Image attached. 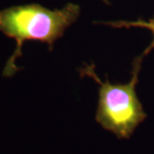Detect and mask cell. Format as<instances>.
Segmentation results:
<instances>
[{"label": "cell", "instance_id": "6da1fadb", "mask_svg": "<svg viewBox=\"0 0 154 154\" xmlns=\"http://www.w3.org/2000/svg\"><path fill=\"white\" fill-rule=\"evenodd\" d=\"M80 13V6L72 3L58 10H49L38 4H28L0 11V32L6 37L14 38L17 43L13 54L6 62L3 76L12 77L21 69L16 61L22 56L25 41L45 43L52 51L54 43L76 22Z\"/></svg>", "mask_w": 154, "mask_h": 154}, {"label": "cell", "instance_id": "7a4b0ae2", "mask_svg": "<svg viewBox=\"0 0 154 154\" xmlns=\"http://www.w3.org/2000/svg\"><path fill=\"white\" fill-rule=\"evenodd\" d=\"M142 61L137 57L133 62L132 77L129 82L110 83L106 78L102 82L95 73L94 64H84L81 75L93 78L99 85V101L95 120L101 127L120 140L129 139L147 115L138 98L135 87Z\"/></svg>", "mask_w": 154, "mask_h": 154}, {"label": "cell", "instance_id": "3957f363", "mask_svg": "<svg viewBox=\"0 0 154 154\" xmlns=\"http://www.w3.org/2000/svg\"><path fill=\"white\" fill-rule=\"evenodd\" d=\"M102 24H105L107 26H110L115 28H144L150 30L153 38L148 46L144 50V51L140 55L137 57L140 60H143L145 57L148 55L149 53L154 49V18H150L147 21H145L143 19H138L136 21H116V22H102Z\"/></svg>", "mask_w": 154, "mask_h": 154}, {"label": "cell", "instance_id": "277c9868", "mask_svg": "<svg viewBox=\"0 0 154 154\" xmlns=\"http://www.w3.org/2000/svg\"><path fill=\"white\" fill-rule=\"evenodd\" d=\"M104 3H105V4H107V5H109L110 4V0H102Z\"/></svg>", "mask_w": 154, "mask_h": 154}]
</instances>
